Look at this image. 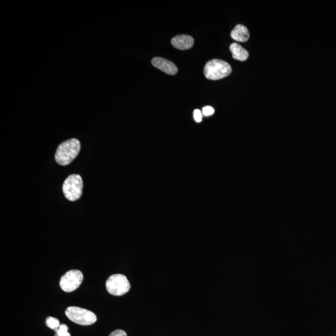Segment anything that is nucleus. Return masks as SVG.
<instances>
[{"label": "nucleus", "mask_w": 336, "mask_h": 336, "mask_svg": "<svg viewBox=\"0 0 336 336\" xmlns=\"http://www.w3.org/2000/svg\"><path fill=\"white\" fill-rule=\"evenodd\" d=\"M107 290L110 294L122 296L129 292L131 283L127 278L122 274L112 275L106 282Z\"/></svg>", "instance_id": "5"}, {"label": "nucleus", "mask_w": 336, "mask_h": 336, "mask_svg": "<svg viewBox=\"0 0 336 336\" xmlns=\"http://www.w3.org/2000/svg\"><path fill=\"white\" fill-rule=\"evenodd\" d=\"M80 149V143L77 139L73 138L62 143L56 151V162L62 166L70 164L77 156Z\"/></svg>", "instance_id": "1"}, {"label": "nucleus", "mask_w": 336, "mask_h": 336, "mask_svg": "<svg viewBox=\"0 0 336 336\" xmlns=\"http://www.w3.org/2000/svg\"><path fill=\"white\" fill-rule=\"evenodd\" d=\"M214 113V109L212 107L206 106L203 107V114L205 116H210L213 115Z\"/></svg>", "instance_id": "13"}, {"label": "nucleus", "mask_w": 336, "mask_h": 336, "mask_svg": "<svg viewBox=\"0 0 336 336\" xmlns=\"http://www.w3.org/2000/svg\"><path fill=\"white\" fill-rule=\"evenodd\" d=\"M151 64L156 68L169 75H175L178 73V67L175 64L164 58L156 57L151 60Z\"/></svg>", "instance_id": "7"}, {"label": "nucleus", "mask_w": 336, "mask_h": 336, "mask_svg": "<svg viewBox=\"0 0 336 336\" xmlns=\"http://www.w3.org/2000/svg\"><path fill=\"white\" fill-rule=\"evenodd\" d=\"M233 39L238 42H246L249 39L250 35L248 29L245 26L238 24L230 33Z\"/></svg>", "instance_id": "9"}, {"label": "nucleus", "mask_w": 336, "mask_h": 336, "mask_svg": "<svg viewBox=\"0 0 336 336\" xmlns=\"http://www.w3.org/2000/svg\"><path fill=\"white\" fill-rule=\"evenodd\" d=\"M230 50L232 54L233 58L240 61H245L249 56L248 51L237 43H232L230 45Z\"/></svg>", "instance_id": "10"}, {"label": "nucleus", "mask_w": 336, "mask_h": 336, "mask_svg": "<svg viewBox=\"0 0 336 336\" xmlns=\"http://www.w3.org/2000/svg\"><path fill=\"white\" fill-rule=\"evenodd\" d=\"M84 276L79 270L69 271L61 277L60 286L65 292L70 293L77 290L82 284Z\"/></svg>", "instance_id": "6"}, {"label": "nucleus", "mask_w": 336, "mask_h": 336, "mask_svg": "<svg viewBox=\"0 0 336 336\" xmlns=\"http://www.w3.org/2000/svg\"><path fill=\"white\" fill-rule=\"evenodd\" d=\"M83 181L78 174H72L65 180L62 190L67 200L75 201L80 198L82 194Z\"/></svg>", "instance_id": "3"}, {"label": "nucleus", "mask_w": 336, "mask_h": 336, "mask_svg": "<svg viewBox=\"0 0 336 336\" xmlns=\"http://www.w3.org/2000/svg\"><path fill=\"white\" fill-rule=\"evenodd\" d=\"M171 42L174 48L180 50H187L193 46L194 41L190 36L183 35L172 37Z\"/></svg>", "instance_id": "8"}, {"label": "nucleus", "mask_w": 336, "mask_h": 336, "mask_svg": "<svg viewBox=\"0 0 336 336\" xmlns=\"http://www.w3.org/2000/svg\"><path fill=\"white\" fill-rule=\"evenodd\" d=\"M109 336H127V335L124 331L118 329V330L114 331L113 332H112Z\"/></svg>", "instance_id": "15"}, {"label": "nucleus", "mask_w": 336, "mask_h": 336, "mask_svg": "<svg viewBox=\"0 0 336 336\" xmlns=\"http://www.w3.org/2000/svg\"><path fill=\"white\" fill-rule=\"evenodd\" d=\"M46 324L48 328L56 330V329L59 328L60 326V322L57 318L53 317H48L46 320Z\"/></svg>", "instance_id": "11"}, {"label": "nucleus", "mask_w": 336, "mask_h": 336, "mask_svg": "<svg viewBox=\"0 0 336 336\" xmlns=\"http://www.w3.org/2000/svg\"><path fill=\"white\" fill-rule=\"evenodd\" d=\"M194 118L196 122L199 123L201 122L202 119H203V115H202V112L200 110H195L194 111Z\"/></svg>", "instance_id": "14"}, {"label": "nucleus", "mask_w": 336, "mask_h": 336, "mask_svg": "<svg viewBox=\"0 0 336 336\" xmlns=\"http://www.w3.org/2000/svg\"><path fill=\"white\" fill-rule=\"evenodd\" d=\"M66 315L71 321L82 326L93 324L97 319L93 312L79 307H69L66 311Z\"/></svg>", "instance_id": "4"}, {"label": "nucleus", "mask_w": 336, "mask_h": 336, "mask_svg": "<svg viewBox=\"0 0 336 336\" xmlns=\"http://www.w3.org/2000/svg\"><path fill=\"white\" fill-rule=\"evenodd\" d=\"M68 329L67 325L62 324L60 325L59 328L56 329L55 331L58 336H71L70 333H68Z\"/></svg>", "instance_id": "12"}, {"label": "nucleus", "mask_w": 336, "mask_h": 336, "mask_svg": "<svg viewBox=\"0 0 336 336\" xmlns=\"http://www.w3.org/2000/svg\"><path fill=\"white\" fill-rule=\"evenodd\" d=\"M232 73L230 65L220 59H212L205 64L204 73L207 79L216 80L227 77Z\"/></svg>", "instance_id": "2"}]
</instances>
